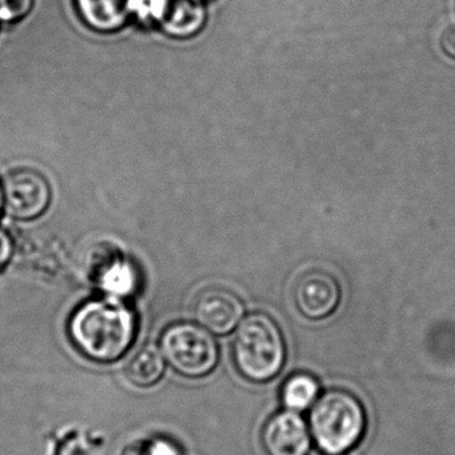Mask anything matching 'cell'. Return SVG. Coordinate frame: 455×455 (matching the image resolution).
Returning a JSON list of instances; mask_svg holds the SVG:
<instances>
[{"mask_svg": "<svg viewBox=\"0 0 455 455\" xmlns=\"http://www.w3.org/2000/svg\"><path fill=\"white\" fill-rule=\"evenodd\" d=\"M70 334L89 358L111 362L124 355L134 340V314L114 299L92 300L74 314Z\"/></svg>", "mask_w": 455, "mask_h": 455, "instance_id": "6da1fadb", "label": "cell"}, {"mask_svg": "<svg viewBox=\"0 0 455 455\" xmlns=\"http://www.w3.org/2000/svg\"><path fill=\"white\" fill-rule=\"evenodd\" d=\"M366 431L363 404L346 390L322 394L310 412V434L318 449L327 455H342L361 442Z\"/></svg>", "mask_w": 455, "mask_h": 455, "instance_id": "7a4b0ae2", "label": "cell"}, {"mask_svg": "<svg viewBox=\"0 0 455 455\" xmlns=\"http://www.w3.org/2000/svg\"><path fill=\"white\" fill-rule=\"evenodd\" d=\"M233 358L247 380L263 383L275 378L286 361V345L276 322L263 313L247 315L234 335Z\"/></svg>", "mask_w": 455, "mask_h": 455, "instance_id": "3957f363", "label": "cell"}, {"mask_svg": "<svg viewBox=\"0 0 455 455\" xmlns=\"http://www.w3.org/2000/svg\"><path fill=\"white\" fill-rule=\"evenodd\" d=\"M162 351L172 369L188 378H201L215 369L220 358L217 342L204 327L174 323L164 330Z\"/></svg>", "mask_w": 455, "mask_h": 455, "instance_id": "277c9868", "label": "cell"}, {"mask_svg": "<svg viewBox=\"0 0 455 455\" xmlns=\"http://www.w3.org/2000/svg\"><path fill=\"white\" fill-rule=\"evenodd\" d=\"M4 210L18 220H34L44 215L52 204L49 180L31 169H17L4 182Z\"/></svg>", "mask_w": 455, "mask_h": 455, "instance_id": "5b68a950", "label": "cell"}, {"mask_svg": "<svg viewBox=\"0 0 455 455\" xmlns=\"http://www.w3.org/2000/svg\"><path fill=\"white\" fill-rule=\"evenodd\" d=\"M204 15L201 0H145L140 18L172 38L185 39L201 30Z\"/></svg>", "mask_w": 455, "mask_h": 455, "instance_id": "8992f818", "label": "cell"}, {"mask_svg": "<svg viewBox=\"0 0 455 455\" xmlns=\"http://www.w3.org/2000/svg\"><path fill=\"white\" fill-rule=\"evenodd\" d=\"M339 300V283L326 271H307L299 276L294 287L295 306L303 316L311 321L331 315Z\"/></svg>", "mask_w": 455, "mask_h": 455, "instance_id": "52a82bcc", "label": "cell"}, {"mask_svg": "<svg viewBox=\"0 0 455 455\" xmlns=\"http://www.w3.org/2000/svg\"><path fill=\"white\" fill-rule=\"evenodd\" d=\"M194 316L196 321L218 335L233 331L244 314V306L238 295L220 287H210L194 300Z\"/></svg>", "mask_w": 455, "mask_h": 455, "instance_id": "ba28073f", "label": "cell"}, {"mask_svg": "<svg viewBox=\"0 0 455 455\" xmlns=\"http://www.w3.org/2000/svg\"><path fill=\"white\" fill-rule=\"evenodd\" d=\"M262 443L267 455H307L311 434L297 411L286 410L273 415L266 422Z\"/></svg>", "mask_w": 455, "mask_h": 455, "instance_id": "9c48e42d", "label": "cell"}, {"mask_svg": "<svg viewBox=\"0 0 455 455\" xmlns=\"http://www.w3.org/2000/svg\"><path fill=\"white\" fill-rule=\"evenodd\" d=\"M82 20L102 34L124 28L135 15H142L145 0H76Z\"/></svg>", "mask_w": 455, "mask_h": 455, "instance_id": "30bf717a", "label": "cell"}, {"mask_svg": "<svg viewBox=\"0 0 455 455\" xmlns=\"http://www.w3.org/2000/svg\"><path fill=\"white\" fill-rule=\"evenodd\" d=\"M164 371V361L158 348L154 346H143L126 364L127 379L140 387L156 385Z\"/></svg>", "mask_w": 455, "mask_h": 455, "instance_id": "8fae6325", "label": "cell"}, {"mask_svg": "<svg viewBox=\"0 0 455 455\" xmlns=\"http://www.w3.org/2000/svg\"><path fill=\"white\" fill-rule=\"evenodd\" d=\"M100 286L113 295L130 294L137 286L134 266L116 252L111 254L100 268Z\"/></svg>", "mask_w": 455, "mask_h": 455, "instance_id": "7c38bea8", "label": "cell"}, {"mask_svg": "<svg viewBox=\"0 0 455 455\" xmlns=\"http://www.w3.org/2000/svg\"><path fill=\"white\" fill-rule=\"evenodd\" d=\"M319 395V383L313 375L298 372L291 375L282 387V402L291 411H303L313 406Z\"/></svg>", "mask_w": 455, "mask_h": 455, "instance_id": "4fadbf2b", "label": "cell"}, {"mask_svg": "<svg viewBox=\"0 0 455 455\" xmlns=\"http://www.w3.org/2000/svg\"><path fill=\"white\" fill-rule=\"evenodd\" d=\"M33 0H0V20L14 22L30 12Z\"/></svg>", "mask_w": 455, "mask_h": 455, "instance_id": "5bb4252c", "label": "cell"}, {"mask_svg": "<svg viewBox=\"0 0 455 455\" xmlns=\"http://www.w3.org/2000/svg\"><path fill=\"white\" fill-rule=\"evenodd\" d=\"M14 252V242L4 228H0V268L6 266Z\"/></svg>", "mask_w": 455, "mask_h": 455, "instance_id": "9a60e30c", "label": "cell"}, {"mask_svg": "<svg viewBox=\"0 0 455 455\" xmlns=\"http://www.w3.org/2000/svg\"><path fill=\"white\" fill-rule=\"evenodd\" d=\"M146 455H180L177 446L167 441H156L148 444L145 450Z\"/></svg>", "mask_w": 455, "mask_h": 455, "instance_id": "2e32d148", "label": "cell"}, {"mask_svg": "<svg viewBox=\"0 0 455 455\" xmlns=\"http://www.w3.org/2000/svg\"><path fill=\"white\" fill-rule=\"evenodd\" d=\"M441 47L450 58L455 60V25L449 26L441 36Z\"/></svg>", "mask_w": 455, "mask_h": 455, "instance_id": "e0dca14e", "label": "cell"}, {"mask_svg": "<svg viewBox=\"0 0 455 455\" xmlns=\"http://www.w3.org/2000/svg\"><path fill=\"white\" fill-rule=\"evenodd\" d=\"M4 210V188H2V182H0V214Z\"/></svg>", "mask_w": 455, "mask_h": 455, "instance_id": "ac0fdd59", "label": "cell"}]
</instances>
